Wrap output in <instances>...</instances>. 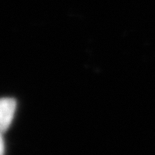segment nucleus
Returning a JSON list of instances; mask_svg holds the SVG:
<instances>
[{
	"instance_id": "nucleus-1",
	"label": "nucleus",
	"mask_w": 155,
	"mask_h": 155,
	"mask_svg": "<svg viewBox=\"0 0 155 155\" xmlns=\"http://www.w3.org/2000/svg\"><path fill=\"white\" fill-rule=\"evenodd\" d=\"M16 110V101L12 98H0V134L10 126Z\"/></svg>"
},
{
	"instance_id": "nucleus-2",
	"label": "nucleus",
	"mask_w": 155,
	"mask_h": 155,
	"mask_svg": "<svg viewBox=\"0 0 155 155\" xmlns=\"http://www.w3.org/2000/svg\"><path fill=\"white\" fill-rule=\"evenodd\" d=\"M0 155H4V142H3L1 134H0Z\"/></svg>"
}]
</instances>
